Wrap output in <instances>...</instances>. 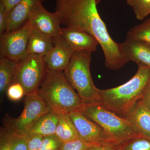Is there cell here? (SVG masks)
Instances as JSON below:
<instances>
[{
    "label": "cell",
    "mask_w": 150,
    "mask_h": 150,
    "mask_svg": "<svg viewBox=\"0 0 150 150\" xmlns=\"http://www.w3.org/2000/svg\"><path fill=\"white\" fill-rule=\"evenodd\" d=\"M96 0H56L55 11L61 24L85 31L96 38L105 57V67L117 70L128 62L120 43L111 38L97 8Z\"/></svg>",
    "instance_id": "cell-1"
},
{
    "label": "cell",
    "mask_w": 150,
    "mask_h": 150,
    "mask_svg": "<svg viewBox=\"0 0 150 150\" xmlns=\"http://www.w3.org/2000/svg\"><path fill=\"white\" fill-rule=\"evenodd\" d=\"M150 84V67L139 66L136 74L126 83L100 90L99 105L126 118L137 102L142 99Z\"/></svg>",
    "instance_id": "cell-2"
},
{
    "label": "cell",
    "mask_w": 150,
    "mask_h": 150,
    "mask_svg": "<svg viewBox=\"0 0 150 150\" xmlns=\"http://www.w3.org/2000/svg\"><path fill=\"white\" fill-rule=\"evenodd\" d=\"M37 92L51 110L57 114L81 111L85 105L63 71L46 69Z\"/></svg>",
    "instance_id": "cell-3"
},
{
    "label": "cell",
    "mask_w": 150,
    "mask_h": 150,
    "mask_svg": "<svg viewBox=\"0 0 150 150\" xmlns=\"http://www.w3.org/2000/svg\"><path fill=\"white\" fill-rule=\"evenodd\" d=\"M92 53L87 51H75L64 73L84 104L100 105V89L94 84L90 69Z\"/></svg>",
    "instance_id": "cell-4"
},
{
    "label": "cell",
    "mask_w": 150,
    "mask_h": 150,
    "mask_svg": "<svg viewBox=\"0 0 150 150\" xmlns=\"http://www.w3.org/2000/svg\"><path fill=\"white\" fill-rule=\"evenodd\" d=\"M81 111L101 126L119 144L139 134L127 118L121 117L100 105H85Z\"/></svg>",
    "instance_id": "cell-5"
},
{
    "label": "cell",
    "mask_w": 150,
    "mask_h": 150,
    "mask_svg": "<svg viewBox=\"0 0 150 150\" xmlns=\"http://www.w3.org/2000/svg\"><path fill=\"white\" fill-rule=\"evenodd\" d=\"M45 66L43 57L28 54L18 62L13 82L21 85L25 95L36 91L45 76Z\"/></svg>",
    "instance_id": "cell-6"
},
{
    "label": "cell",
    "mask_w": 150,
    "mask_h": 150,
    "mask_svg": "<svg viewBox=\"0 0 150 150\" xmlns=\"http://www.w3.org/2000/svg\"><path fill=\"white\" fill-rule=\"evenodd\" d=\"M30 28L27 21L18 29L1 35V56L16 62L25 58L28 55L27 48Z\"/></svg>",
    "instance_id": "cell-7"
},
{
    "label": "cell",
    "mask_w": 150,
    "mask_h": 150,
    "mask_svg": "<svg viewBox=\"0 0 150 150\" xmlns=\"http://www.w3.org/2000/svg\"><path fill=\"white\" fill-rule=\"evenodd\" d=\"M51 111L37 91L26 95L23 111L11 129L18 134H25L41 116Z\"/></svg>",
    "instance_id": "cell-8"
},
{
    "label": "cell",
    "mask_w": 150,
    "mask_h": 150,
    "mask_svg": "<svg viewBox=\"0 0 150 150\" xmlns=\"http://www.w3.org/2000/svg\"><path fill=\"white\" fill-rule=\"evenodd\" d=\"M68 114L81 139L94 144H120L112 139L101 126L86 116L81 111H74Z\"/></svg>",
    "instance_id": "cell-9"
},
{
    "label": "cell",
    "mask_w": 150,
    "mask_h": 150,
    "mask_svg": "<svg viewBox=\"0 0 150 150\" xmlns=\"http://www.w3.org/2000/svg\"><path fill=\"white\" fill-rule=\"evenodd\" d=\"M27 21L30 27L53 38L60 36L62 28L59 16L56 12H50L39 3L30 13Z\"/></svg>",
    "instance_id": "cell-10"
},
{
    "label": "cell",
    "mask_w": 150,
    "mask_h": 150,
    "mask_svg": "<svg viewBox=\"0 0 150 150\" xmlns=\"http://www.w3.org/2000/svg\"><path fill=\"white\" fill-rule=\"evenodd\" d=\"M54 38V46L43 60L47 69L63 71L68 67L74 51L62 35Z\"/></svg>",
    "instance_id": "cell-11"
},
{
    "label": "cell",
    "mask_w": 150,
    "mask_h": 150,
    "mask_svg": "<svg viewBox=\"0 0 150 150\" xmlns=\"http://www.w3.org/2000/svg\"><path fill=\"white\" fill-rule=\"evenodd\" d=\"M120 45L121 52L127 62L150 68V44L126 37Z\"/></svg>",
    "instance_id": "cell-12"
},
{
    "label": "cell",
    "mask_w": 150,
    "mask_h": 150,
    "mask_svg": "<svg viewBox=\"0 0 150 150\" xmlns=\"http://www.w3.org/2000/svg\"><path fill=\"white\" fill-rule=\"evenodd\" d=\"M61 35L74 51L95 52L99 43L96 38L85 31L74 28H62Z\"/></svg>",
    "instance_id": "cell-13"
},
{
    "label": "cell",
    "mask_w": 150,
    "mask_h": 150,
    "mask_svg": "<svg viewBox=\"0 0 150 150\" xmlns=\"http://www.w3.org/2000/svg\"><path fill=\"white\" fill-rule=\"evenodd\" d=\"M46 0H21L9 14L6 32L21 27L27 21L30 12L38 4Z\"/></svg>",
    "instance_id": "cell-14"
},
{
    "label": "cell",
    "mask_w": 150,
    "mask_h": 150,
    "mask_svg": "<svg viewBox=\"0 0 150 150\" xmlns=\"http://www.w3.org/2000/svg\"><path fill=\"white\" fill-rule=\"evenodd\" d=\"M30 27L27 54H36L44 57L54 47V38L38 30Z\"/></svg>",
    "instance_id": "cell-15"
},
{
    "label": "cell",
    "mask_w": 150,
    "mask_h": 150,
    "mask_svg": "<svg viewBox=\"0 0 150 150\" xmlns=\"http://www.w3.org/2000/svg\"><path fill=\"white\" fill-rule=\"evenodd\" d=\"M126 118L138 133L150 136V111L142 99L137 102Z\"/></svg>",
    "instance_id": "cell-16"
},
{
    "label": "cell",
    "mask_w": 150,
    "mask_h": 150,
    "mask_svg": "<svg viewBox=\"0 0 150 150\" xmlns=\"http://www.w3.org/2000/svg\"><path fill=\"white\" fill-rule=\"evenodd\" d=\"M59 121L58 115L53 111L44 114L25 133L28 137L40 135L44 137L56 133Z\"/></svg>",
    "instance_id": "cell-17"
},
{
    "label": "cell",
    "mask_w": 150,
    "mask_h": 150,
    "mask_svg": "<svg viewBox=\"0 0 150 150\" xmlns=\"http://www.w3.org/2000/svg\"><path fill=\"white\" fill-rule=\"evenodd\" d=\"M59 121L55 134L63 143L80 139L79 136L69 114H57Z\"/></svg>",
    "instance_id": "cell-18"
},
{
    "label": "cell",
    "mask_w": 150,
    "mask_h": 150,
    "mask_svg": "<svg viewBox=\"0 0 150 150\" xmlns=\"http://www.w3.org/2000/svg\"><path fill=\"white\" fill-rule=\"evenodd\" d=\"M18 62L0 57V91L4 93L13 82Z\"/></svg>",
    "instance_id": "cell-19"
},
{
    "label": "cell",
    "mask_w": 150,
    "mask_h": 150,
    "mask_svg": "<svg viewBox=\"0 0 150 150\" xmlns=\"http://www.w3.org/2000/svg\"><path fill=\"white\" fill-rule=\"evenodd\" d=\"M120 146L121 150H150V136L139 133Z\"/></svg>",
    "instance_id": "cell-20"
},
{
    "label": "cell",
    "mask_w": 150,
    "mask_h": 150,
    "mask_svg": "<svg viewBox=\"0 0 150 150\" xmlns=\"http://www.w3.org/2000/svg\"><path fill=\"white\" fill-rule=\"evenodd\" d=\"M126 37L150 44V18L129 30Z\"/></svg>",
    "instance_id": "cell-21"
},
{
    "label": "cell",
    "mask_w": 150,
    "mask_h": 150,
    "mask_svg": "<svg viewBox=\"0 0 150 150\" xmlns=\"http://www.w3.org/2000/svg\"><path fill=\"white\" fill-rule=\"evenodd\" d=\"M137 19L143 20L150 15V0H127Z\"/></svg>",
    "instance_id": "cell-22"
},
{
    "label": "cell",
    "mask_w": 150,
    "mask_h": 150,
    "mask_svg": "<svg viewBox=\"0 0 150 150\" xmlns=\"http://www.w3.org/2000/svg\"><path fill=\"white\" fill-rule=\"evenodd\" d=\"M17 133L11 128L1 133L0 150H12Z\"/></svg>",
    "instance_id": "cell-23"
},
{
    "label": "cell",
    "mask_w": 150,
    "mask_h": 150,
    "mask_svg": "<svg viewBox=\"0 0 150 150\" xmlns=\"http://www.w3.org/2000/svg\"><path fill=\"white\" fill-rule=\"evenodd\" d=\"M63 143L56 134L43 137L39 150H59Z\"/></svg>",
    "instance_id": "cell-24"
},
{
    "label": "cell",
    "mask_w": 150,
    "mask_h": 150,
    "mask_svg": "<svg viewBox=\"0 0 150 150\" xmlns=\"http://www.w3.org/2000/svg\"><path fill=\"white\" fill-rule=\"evenodd\" d=\"M98 144L88 143L81 139L63 143L59 150H87Z\"/></svg>",
    "instance_id": "cell-25"
},
{
    "label": "cell",
    "mask_w": 150,
    "mask_h": 150,
    "mask_svg": "<svg viewBox=\"0 0 150 150\" xmlns=\"http://www.w3.org/2000/svg\"><path fill=\"white\" fill-rule=\"evenodd\" d=\"M7 94L13 101L20 100L25 95L24 88L20 83L13 82L7 90Z\"/></svg>",
    "instance_id": "cell-26"
},
{
    "label": "cell",
    "mask_w": 150,
    "mask_h": 150,
    "mask_svg": "<svg viewBox=\"0 0 150 150\" xmlns=\"http://www.w3.org/2000/svg\"><path fill=\"white\" fill-rule=\"evenodd\" d=\"M28 137L27 135L17 133L16 139L12 150H28Z\"/></svg>",
    "instance_id": "cell-27"
},
{
    "label": "cell",
    "mask_w": 150,
    "mask_h": 150,
    "mask_svg": "<svg viewBox=\"0 0 150 150\" xmlns=\"http://www.w3.org/2000/svg\"><path fill=\"white\" fill-rule=\"evenodd\" d=\"M43 137L40 135H34V136L28 137V150H40Z\"/></svg>",
    "instance_id": "cell-28"
},
{
    "label": "cell",
    "mask_w": 150,
    "mask_h": 150,
    "mask_svg": "<svg viewBox=\"0 0 150 150\" xmlns=\"http://www.w3.org/2000/svg\"><path fill=\"white\" fill-rule=\"evenodd\" d=\"M7 14L6 9L2 3L0 2V34L2 35L6 31Z\"/></svg>",
    "instance_id": "cell-29"
},
{
    "label": "cell",
    "mask_w": 150,
    "mask_h": 150,
    "mask_svg": "<svg viewBox=\"0 0 150 150\" xmlns=\"http://www.w3.org/2000/svg\"><path fill=\"white\" fill-rule=\"evenodd\" d=\"M87 150H121L120 144L101 143L94 145Z\"/></svg>",
    "instance_id": "cell-30"
},
{
    "label": "cell",
    "mask_w": 150,
    "mask_h": 150,
    "mask_svg": "<svg viewBox=\"0 0 150 150\" xmlns=\"http://www.w3.org/2000/svg\"><path fill=\"white\" fill-rule=\"evenodd\" d=\"M21 1V0H0V2L2 3L4 6L8 16L12 10Z\"/></svg>",
    "instance_id": "cell-31"
},
{
    "label": "cell",
    "mask_w": 150,
    "mask_h": 150,
    "mask_svg": "<svg viewBox=\"0 0 150 150\" xmlns=\"http://www.w3.org/2000/svg\"><path fill=\"white\" fill-rule=\"evenodd\" d=\"M143 103L150 111V84L142 99Z\"/></svg>",
    "instance_id": "cell-32"
},
{
    "label": "cell",
    "mask_w": 150,
    "mask_h": 150,
    "mask_svg": "<svg viewBox=\"0 0 150 150\" xmlns=\"http://www.w3.org/2000/svg\"><path fill=\"white\" fill-rule=\"evenodd\" d=\"M101 1H102V0H96L97 4H99V3H100V2Z\"/></svg>",
    "instance_id": "cell-33"
}]
</instances>
